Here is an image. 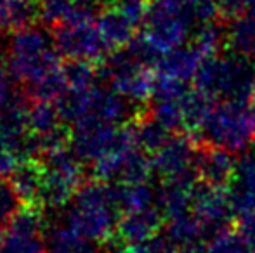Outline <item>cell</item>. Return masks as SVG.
Wrapping results in <instances>:
<instances>
[{"label": "cell", "instance_id": "obj_1", "mask_svg": "<svg viewBox=\"0 0 255 253\" xmlns=\"http://www.w3.org/2000/svg\"><path fill=\"white\" fill-rule=\"evenodd\" d=\"M54 37L44 28L28 26L12 35L7 49V71L30 101L59 102L66 92V68Z\"/></svg>", "mask_w": 255, "mask_h": 253}, {"label": "cell", "instance_id": "obj_2", "mask_svg": "<svg viewBox=\"0 0 255 253\" xmlns=\"http://www.w3.org/2000/svg\"><path fill=\"white\" fill-rule=\"evenodd\" d=\"M122 217L117 187L104 180H89L80 186L70 201L64 222L96 243H106L117 236Z\"/></svg>", "mask_w": 255, "mask_h": 253}, {"label": "cell", "instance_id": "obj_3", "mask_svg": "<svg viewBox=\"0 0 255 253\" xmlns=\"http://www.w3.org/2000/svg\"><path fill=\"white\" fill-rule=\"evenodd\" d=\"M195 134L208 148L245 151L255 144V106L242 99L214 101Z\"/></svg>", "mask_w": 255, "mask_h": 253}, {"label": "cell", "instance_id": "obj_4", "mask_svg": "<svg viewBox=\"0 0 255 253\" xmlns=\"http://www.w3.org/2000/svg\"><path fill=\"white\" fill-rule=\"evenodd\" d=\"M195 24L186 0H153L141 37L134 42L154 64L161 56L186 45Z\"/></svg>", "mask_w": 255, "mask_h": 253}, {"label": "cell", "instance_id": "obj_5", "mask_svg": "<svg viewBox=\"0 0 255 253\" xmlns=\"http://www.w3.org/2000/svg\"><path fill=\"white\" fill-rule=\"evenodd\" d=\"M255 70L249 58L231 54H214L203 59L195 77V87L212 101L247 99L252 95Z\"/></svg>", "mask_w": 255, "mask_h": 253}, {"label": "cell", "instance_id": "obj_6", "mask_svg": "<svg viewBox=\"0 0 255 253\" xmlns=\"http://www.w3.org/2000/svg\"><path fill=\"white\" fill-rule=\"evenodd\" d=\"M103 78L128 102L142 104L153 97L156 73L154 64L132 40L127 47L110 54L103 68Z\"/></svg>", "mask_w": 255, "mask_h": 253}, {"label": "cell", "instance_id": "obj_7", "mask_svg": "<svg viewBox=\"0 0 255 253\" xmlns=\"http://www.w3.org/2000/svg\"><path fill=\"white\" fill-rule=\"evenodd\" d=\"M92 165L96 179L108 184L142 182L153 173L151 155L139 146L132 125L122 127L110 151Z\"/></svg>", "mask_w": 255, "mask_h": 253}, {"label": "cell", "instance_id": "obj_8", "mask_svg": "<svg viewBox=\"0 0 255 253\" xmlns=\"http://www.w3.org/2000/svg\"><path fill=\"white\" fill-rule=\"evenodd\" d=\"M38 165L44 182V205L51 208L70 205L84 184V162L71 149L70 142L40 155Z\"/></svg>", "mask_w": 255, "mask_h": 253}, {"label": "cell", "instance_id": "obj_9", "mask_svg": "<svg viewBox=\"0 0 255 253\" xmlns=\"http://www.w3.org/2000/svg\"><path fill=\"white\" fill-rule=\"evenodd\" d=\"M54 42L61 56L71 63L94 64L111 54L98 26V17L63 23L54 28Z\"/></svg>", "mask_w": 255, "mask_h": 253}, {"label": "cell", "instance_id": "obj_10", "mask_svg": "<svg viewBox=\"0 0 255 253\" xmlns=\"http://www.w3.org/2000/svg\"><path fill=\"white\" fill-rule=\"evenodd\" d=\"M0 253H49L47 234L38 208H19L0 231Z\"/></svg>", "mask_w": 255, "mask_h": 253}, {"label": "cell", "instance_id": "obj_11", "mask_svg": "<svg viewBox=\"0 0 255 253\" xmlns=\"http://www.w3.org/2000/svg\"><path fill=\"white\" fill-rule=\"evenodd\" d=\"M200 151H196L195 142L186 135H168V139L151 155L153 173H156L163 182L186 177H198L196 162Z\"/></svg>", "mask_w": 255, "mask_h": 253}, {"label": "cell", "instance_id": "obj_12", "mask_svg": "<svg viewBox=\"0 0 255 253\" xmlns=\"http://www.w3.org/2000/svg\"><path fill=\"white\" fill-rule=\"evenodd\" d=\"M191 213L208 240L221 231L229 229V224L235 217V210H233L228 187L198 182L195 198H193Z\"/></svg>", "mask_w": 255, "mask_h": 253}, {"label": "cell", "instance_id": "obj_13", "mask_svg": "<svg viewBox=\"0 0 255 253\" xmlns=\"http://www.w3.org/2000/svg\"><path fill=\"white\" fill-rule=\"evenodd\" d=\"M122 125L101 122H84L71 125L70 146L84 163H96L117 141Z\"/></svg>", "mask_w": 255, "mask_h": 253}, {"label": "cell", "instance_id": "obj_14", "mask_svg": "<svg viewBox=\"0 0 255 253\" xmlns=\"http://www.w3.org/2000/svg\"><path fill=\"white\" fill-rule=\"evenodd\" d=\"M235 215L243 217L255 213V144L243 151L236 160V170L228 186Z\"/></svg>", "mask_w": 255, "mask_h": 253}, {"label": "cell", "instance_id": "obj_15", "mask_svg": "<svg viewBox=\"0 0 255 253\" xmlns=\"http://www.w3.org/2000/svg\"><path fill=\"white\" fill-rule=\"evenodd\" d=\"M163 220V213L158 205L149 206V208L124 212L117 227V238L125 247L144 243V241L156 236Z\"/></svg>", "mask_w": 255, "mask_h": 253}, {"label": "cell", "instance_id": "obj_16", "mask_svg": "<svg viewBox=\"0 0 255 253\" xmlns=\"http://www.w3.org/2000/svg\"><path fill=\"white\" fill-rule=\"evenodd\" d=\"M236 160L233 153L219 148H208L200 151L196 162V173L200 182L217 187H228L235 177Z\"/></svg>", "mask_w": 255, "mask_h": 253}, {"label": "cell", "instance_id": "obj_17", "mask_svg": "<svg viewBox=\"0 0 255 253\" xmlns=\"http://www.w3.org/2000/svg\"><path fill=\"white\" fill-rule=\"evenodd\" d=\"M203 59L205 56L195 45H182V47L161 56L154 63V73L158 77L175 78V80L189 84V82H195V77Z\"/></svg>", "mask_w": 255, "mask_h": 253}, {"label": "cell", "instance_id": "obj_18", "mask_svg": "<svg viewBox=\"0 0 255 253\" xmlns=\"http://www.w3.org/2000/svg\"><path fill=\"white\" fill-rule=\"evenodd\" d=\"M9 184L23 206L38 208L44 205V182L38 163L23 162L9 179Z\"/></svg>", "mask_w": 255, "mask_h": 253}, {"label": "cell", "instance_id": "obj_19", "mask_svg": "<svg viewBox=\"0 0 255 253\" xmlns=\"http://www.w3.org/2000/svg\"><path fill=\"white\" fill-rule=\"evenodd\" d=\"M38 14V0H0V35L31 26Z\"/></svg>", "mask_w": 255, "mask_h": 253}, {"label": "cell", "instance_id": "obj_20", "mask_svg": "<svg viewBox=\"0 0 255 253\" xmlns=\"http://www.w3.org/2000/svg\"><path fill=\"white\" fill-rule=\"evenodd\" d=\"M98 26L111 54L127 47L135 33V28L110 7L103 9L101 14L98 16Z\"/></svg>", "mask_w": 255, "mask_h": 253}, {"label": "cell", "instance_id": "obj_21", "mask_svg": "<svg viewBox=\"0 0 255 253\" xmlns=\"http://www.w3.org/2000/svg\"><path fill=\"white\" fill-rule=\"evenodd\" d=\"M98 245L66 222L56 226L47 234L49 253H99Z\"/></svg>", "mask_w": 255, "mask_h": 253}, {"label": "cell", "instance_id": "obj_22", "mask_svg": "<svg viewBox=\"0 0 255 253\" xmlns=\"http://www.w3.org/2000/svg\"><path fill=\"white\" fill-rule=\"evenodd\" d=\"M226 44L231 47L233 52L243 58L255 56V16H245L231 21L226 30Z\"/></svg>", "mask_w": 255, "mask_h": 253}, {"label": "cell", "instance_id": "obj_23", "mask_svg": "<svg viewBox=\"0 0 255 253\" xmlns=\"http://www.w3.org/2000/svg\"><path fill=\"white\" fill-rule=\"evenodd\" d=\"M122 213L130 210L149 208L158 205V191H154L148 180L134 184H115Z\"/></svg>", "mask_w": 255, "mask_h": 253}, {"label": "cell", "instance_id": "obj_24", "mask_svg": "<svg viewBox=\"0 0 255 253\" xmlns=\"http://www.w3.org/2000/svg\"><path fill=\"white\" fill-rule=\"evenodd\" d=\"M134 128L135 139H137L139 146L144 149L146 153L153 155L161 144L168 139L170 132L165 127H161L153 116H146V118H139L137 122L132 125Z\"/></svg>", "mask_w": 255, "mask_h": 253}, {"label": "cell", "instance_id": "obj_25", "mask_svg": "<svg viewBox=\"0 0 255 253\" xmlns=\"http://www.w3.org/2000/svg\"><path fill=\"white\" fill-rule=\"evenodd\" d=\"M189 44L195 45L205 58L214 56V54H217L222 45L226 44V30L219 26L215 21L198 24V28H196L195 33H193Z\"/></svg>", "mask_w": 255, "mask_h": 253}, {"label": "cell", "instance_id": "obj_26", "mask_svg": "<svg viewBox=\"0 0 255 253\" xmlns=\"http://www.w3.org/2000/svg\"><path fill=\"white\" fill-rule=\"evenodd\" d=\"M149 5H151L149 0H110L108 2V7L120 14L135 30L144 24L149 12Z\"/></svg>", "mask_w": 255, "mask_h": 253}, {"label": "cell", "instance_id": "obj_27", "mask_svg": "<svg viewBox=\"0 0 255 253\" xmlns=\"http://www.w3.org/2000/svg\"><path fill=\"white\" fill-rule=\"evenodd\" d=\"M124 253H179V250L165 234H161V236L156 234V236L144 241V243L125 247Z\"/></svg>", "mask_w": 255, "mask_h": 253}, {"label": "cell", "instance_id": "obj_28", "mask_svg": "<svg viewBox=\"0 0 255 253\" xmlns=\"http://www.w3.org/2000/svg\"><path fill=\"white\" fill-rule=\"evenodd\" d=\"M219 16L224 21H235L245 16V0H217Z\"/></svg>", "mask_w": 255, "mask_h": 253}, {"label": "cell", "instance_id": "obj_29", "mask_svg": "<svg viewBox=\"0 0 255 253\" xmlns=\"http://www.w3.org/2000/svg\"><path fill=\"white\" fill-rule=\"evenodd\" d=\"M12 77L5 68L0 66V113L9 108L14 101L12 95Z\"/></svg>", "mask_w": 255, "mask_h": 253}, {"label": "cell", "instance_id": "obj_30", "mask_svg": "<svg viewBox=\"0 0 255 253\" xmlns=\"http://www.w3.org/2000/svg\"><path fill=\"white\" fill-rule=\"evenodd\" d=\"M245 14L255 16V0H245Z\"/></svg>", "mask_w": 255, "mask_h": 253}, {"label": "cell", "instance_id": "obj_31", "mask_svg": "<svg viewBox=\"0 0 255 253\" xmlns=\"http://www.w3.org/2000/svg\"><path fill=\"white\" fill-rule=\"evenodd\" d=\"M3 224H5V222H3V220H2V219H0V231H2V227H3Z\"/></svg>", "mask_w": 255, "mask_h": 253}]
</instances>
